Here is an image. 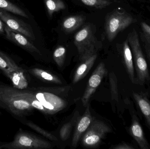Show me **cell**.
Masks as SVG:
<instances>
[{
    "instance_id": "cell-1",
    "label": "cell",
    "mask_w": 150,
    "mask_h": 149,
    "mask_svg": "<svg viewBox=\"0 0 150 149\" xmlns=\"http://www.w3.org/2000/svg\"><path fill=\"white\" fill-rule=\"evenodd\" d=\"M36 99L33 92L0 81V109L6 110L22 122L28 112L34 108L32 103Z\"/></svg>"
},
{
    "instance_id": "cell-2",
    "label": "cell",
    "mask_w": 150,
    "mask_h": 149,
    "mask_svg": "<svg viewBox=\"0 0 150 149\" xmlns=\"http://www.w3.org/2000/svg\"><path fill=\"white\" fill-rule=\"evenodd\" d=\"M74 44L77 49L79 59L82 62L97 54L102 45L94 35L90 24L85 25L76 33Z\"/></svg>"
},
{
    "instance_id": "cell-3",
    "label": "cell",
    "mask_w": 150,
    "mask_h": 149,
    "mask_svg": "<svg viewBox=\"0 0 150 149\" xmlns=\"http://www.w3.org/2000/svg\"><path fill=\"white\" fill-rule=\"evenodd\" d=\"M127 40L133 55L137 81L140 85H143L150 80V75L148 64L143 52L138 34L135 30L129 34Z\"/></svg>"
},
{
    "instance_id": "cell-4",
    "label": "cell",
    "mask_w": 150,
    "mask_h": 149,
    "mask_svg": "<svg viewBox=\"0 0 150 149\" xmlns=\"http://www.w3.org/2000/svg\"><path fill=\"white\" fill-rule=\"evenodd\" d=\"M51 147L48 141L22 129L17 132L12 141L0 142V149H49Z\"/></svg>"
},
{
    "instance_id": "cell-5",
    "label": "cell",
    "mask_w": 150,
    "mask_h": 149,
    "mask_svg": "<svg viewBox=\"0 0 150 149\" xmlns=\"http://www.w3.org/2000/svg\"><path fill=\"white\" fill-rule=\"evenodd\" d=\"M0 70L11 81L15 87L23 89L28 86L24 69L19 66L9 56L1 50Z\"/></svg>"
},
{
    "instance_id": "cell-6",
    "label": "cell",
    "mask_w": 150,
    "mask_h": 149,
    "mask_svg": "<svg viewBox=\"0 0 150 149\" xmlns=\"http://www.w3.org/2000/svg\"><path fill=\"white\" fill-rule=\"evenodd\" d=\"M134 22V17L125 11H113L106 18L105 30L108 39L110 42L112 41L119 32Z\"/></svg>"
},
{
    "instance_id": "cell-7",
    "label": "cell",
    "mask_w": 150,
    "mask_h": 149,
    "mask_svg": "<svg viewBox=\"0 0 150 149\" xmlns=\"http://www.w3.org/2000/svg\"><path fill=\"white\" fill-rule=\"evenodd\" d=\"M110 131L109 127L103 122L98 120L92 121L84 135L83 145L87 148L97 147L105 135Z\"/></svg>"
},
{
    "instance_id": "cell-8",
    "label": "cell",
    "mask_w": 150,
    "mask_h": 149,
    "mask_svg": "<svg viewBox=\"0 0 150 149\" xmlns=\"http://www.w3.org/2000/svg\"><path fill=\"white\" fill-rule=\"evenodd\" d=\"M107 73V71L105 64L101 62L98 65L89 79L87 87L82 99V103L84 106H87L89 100L95 92L97 87L100 85Z\"/></svg>"
},
{
    "instance_id": "cell-9",
    "label": "cell",
    "mask_w": 150,
    "mask_h": 149,
    "mask_svg": "<svg viewBox=\"0 0 150 149\" xmlns=\"http://www.w3.org/2000/svg\"><path fill=\"white\" fill-rule=\"evenodd\" d=\"M0 19L10 29L20 32L28 38L35 39L32 29L29 24L12 16L1 9H0Z\"/></svg>"
},
{
    "instance_id": "cell-10",
    "label": "cell",
    "mask_w": 150,
    "mask_h": 149,
    "mask_svg": "<svg viewBox=\"0 0 150 149\" xmlns=\"http://www.w3.org/2000/svg\"><path fill=\"white\" fill-rule=\"evenodd\" d=\"M4 30L6 38L8 40L30 52L40 53L38 49L20 32L10 29L7 25H5Z\"/></svg>"
},
{
    "instance_id": "cell-11",
    "label": "cell",
    "mask_w": 150,
    "mask_h": 149,
    "mask_svg": "<svg viewBox=\"0 0 150 149\" xmlns=\"http://www.w3.org/2000/svg\"><path fill=\"white\" fill-rule=\"evenodd\" d=\"M92 122V117L90 112L89 106L86 107L83 115L79 119L75 129L74 134L72 141L73 147L76 148L82 134L86 131Z\"/></svg>"
},
{
    "instance_id": "cell-12",
    "label": "cell",
    "mask_w": 150,
    "mask_h": 149,
    "mask_svg": "<svg viewBox=\"0 0 150 149\" xmlns=\"http://www.w3.org/2000/svg\"><path fill=\"white\" fill-rule=\"evenodd\" d=\"M130 132L141 149L150 148L149 144L144 136L143 129L135 115H134L132 119Z\"/></svg>"
},
{
    "instance_id": "cell-13",
    "label": "cell",
    "mask_w": 150,
    "mask_h": 149,
    "mask_svg": "<svg viewBox=\"0 0 150 149\" xmlns=\"http://www.w3.org/2000/svg\"><path fill=\"white\" fill-rule=\"evenodd\" d=\"M122 55L124 64L128 74L129 76V79L132 83H134L135 78L133 55L127 39L123 43Z\"/></svg>"
},
{
    "instance_id": "cell-14",
    "label": "cell",
    "mask_w": 150,
    "mask_h": 149,
    "mask_svg": "<svg viewBox=\"0 0 150 149\" xmlns=\"http://www.w3.org/2000/svg\"><path fill=\"white\" fill-rule=\"evenodd\" d=\"M98 54H94L89 58L82 62V64L78 67L74 76L73 83H77L80 80L86 76L89 71L93 66L97 58Z\"/></svg>"
},
{
    "instance_id": "cell-15",
    "label": "cell",
    "mask_w": 150,
    "mask_h": 149,
    "mask_svg": "<svg viewBox=\"0 0 150 149\" xmlns=\"http://www.w3.org/2000/svg\"><path fill=\"white\" fill-rule=\"evenodd\" d=\"M35 97L43 105L47 110L56 111L58 109V101H61L57 96L51 94L38 93L35 94Z\"/></svg>"
},
{
    "instance_id": "cell-16",
    "label": "cell",
    "mask_w": 150,
    "mask_h": 149,
    "mask_svg": "<svg viewBox=\"0 0 150 149\" xmlns=\"http://www.w3.org/2000/svg\"><path fill=\"white\" fill-rule=\"evenodd\" d=\"M133 96L150 127V101L142 94L134 93Z\"/></svg>"
},
{
    "instance_id": "cell-17",
    "label": "cell",
    "mask_w": 150,
    "mask_h": 149,
    "mask_svg": "<svg viewBox=\"0 0 150 149\" xmlns=\"http://www.w3.org/2000/svg\"><path fill=\"white\" fill-rule=\"evenodd\" d=\"M85 19V17L82 15L69 17L63 21L62 28L66 32H73L83 23Z\"/></svg>"
},
{
    "instance_id": "cell-18",
    "label": "cell",
    "mask_w": 150,
    "mask_h": 149,
    "mask_svg": "<svg viewBox=\"0 0 150 149\" xmlns=\"http://www.w3.org/2000/svg\"><path fill=\"white\" fill-rule=\"evenodd\" d=\"M29 71L31 74L45 81L55 84H61L62 83L61 80L58 77L42 69L39 68H33L29 70Z\"/></svg>"
},
{
    "instance_id": "cell-19",
    "label": "cell",
    "mask_w": 150,
    "mask_h": 149,
    "mask_svg": "<svg viewBox=\"0 0 150 149\" xmlns=\"http://www.w3.org/2000/svg\"><path fill=\"white\" fill-rule=\"evenodd\" d=\"M0 9L16 15L28 18V16L21 8L7 0H0Z\"/></svg>"
},
{
    "instance_id": "cell-20",
    "label": "cell",
    "mask_w": 150,
    "mask_h": 149,
    "mask_svg": "<svg viewBox=\"0 0 150 149\" xmlns=\"http://www.w3.org/2000/svg\"><path fill=\"white\" fill-rule=\"evenodd\" d=\"M49 16L52 17L56 12L66 8V5L62 0H44Z\"/></svg>"
},
{
    "instance_id": "cell-21",
    "label": "cell",
    "mask_w": 150,
    "mask_h": 149,
    "mask_svg": "<svg viewBox=\"0 0 150 149\" xmlns=\"http://www.w3.org/2000/svg\"><path fill=\"white\" fill-rule=\"evenodd\" d=\"M22 123L25 124L26 126H28L29 127L31 128L32 129H33V130L36 131V132L39 133L40 134L48 138V139L51 140V141H57L58 140L56 136H54V135L50 133L47 132L46 131L44 130V129H42V128L40 127H39L37 126V125L34 124V123L32 122L26 120H25L22 122Z\"/></svg>"
},
{
    "instance_id": "cell-22",
    "label": "cell",
    "mask_w": 150,
    "mask_h": 149,
    "mask_svg": "<svg viewBox=\"0 0 150 149\" xmlns=\"http://www.w3.org/2000/svg\"><path fill=\"white\" fill-rule=\"evenodd\" d=\"M85 5L97 9H102L112 3L110 0H79Z\"/></svg>"
},
{
    "instance_id": "cell-23",
    "label": "cell",
    "mask_w": 150,
    "mask_h": 149,
    "mask_svg": "<svg viewBox=\"0 0 150 149\" xmlns=\"http://www.w3.org/2000/svg\"><path fill=\"white\" fill-rule=\"evenodd\" d=\"M66 49L62 46L56 48L53 53V58L55 62L59 67L63 66L66 56Z\"/></svg>"
},
{
    "instance_id": "cell-24",
    "label": "cell",
    "mask_w": 150,
    "mask_h": 149,
    "mask_svg": "<svg viewBox=\"0 0 150 149\" xmlns=\"http://www.w3.org/2000/svg\"><path fill=\"white\" fill-rule=\"evenodd\" d=\"M110 87H111V93H112V98L113 99L118 100V93L117 89V81L115 76L112 75V73L110 74Z\"/></svg>"
},
{
    "instance_id": "cell-25",
    "label": "cell",
    "mask_w": 150,
    "mask_h": 149,
    "mask_svg": "<svg viewBox=\"0 0 150 149\" xmlns=\"http://www.w3.org/2000/svg\"><path fill=\"white\" fill-rule=\"evenodd\" d=\"M72 124L70 122L65 124L62 128L60 132V136L62 141H66L69 138L71 131Z\"/></svg>"
},
{
    "instance_id": "cell-26",
    "label": "cell",
    "mask_w": 150,
    "mask_h": 149,
    "mask_svg": "<svg viewBox=\"0 0 150 149\" xmlns=\"http://www.w3.org/2000/svg\"><path fill=\"white\" fill-rule=\"evenodd\" d=\"M143 32V33L142 34V40L144 45L147 57L150 61V36L144 31Z\"/></svg>"
},
{
    "instance_id": "cell-27",
    "label": "cell",
    "mask_w": 150,
    "mask_h": 149,
    "mask_svg": "<svg viewBox=\"0 0 150 149\" xmlns=\"http://www.w3.org/2000/svg\"><path fill=\"white\" fill-rule=\"evenodd\" d=\"M141 26L143 31L150 36V26L145 22H142Z\"/></svg>"
},
{
    "instance_id": "cell-28",
    "label": "cell",
    "mask_w": 150,
    "mask_h": 149,
    "mask_svg": "<svg viewBox=\"0 0 150 149\" xmlns=\"http://www.w3.org/2000/svg\"><path fill=\"white\" fill-rule=\"evenodd\" d=\"M113 148L115 149H131L134 148L131 147V146L128 145L127 144L124 143L117 145V146L114 147Z\"/></svg>"
},
{
    "instance_id": "cell-29",
    "label": "cell",
    "mask_w": 150,
    "mask_h": 149,
    "mask_svg": "<svg viewBox=\"0 0 150 149\" xmlns=\"http://www.w3.org/2000/svg\"><path fill=\"white\" fill-rule=\"evenodd\" d=\"M5 25H4L2 20L0 19V34H2L5 32L4 28H5Z\"/></svg>"
}]
</instances>
